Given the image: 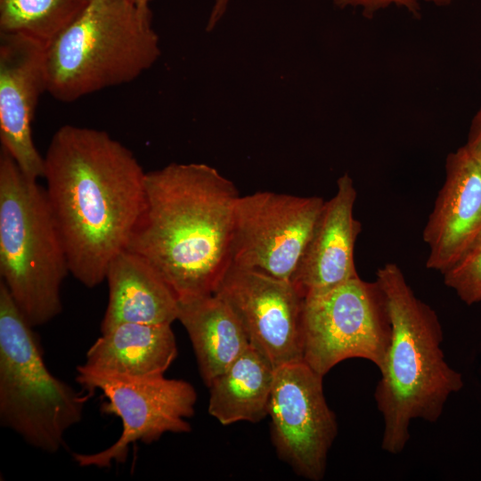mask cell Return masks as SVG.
<instances>
[{
  "label": "cell",
  "mask_w": 481,
  "mask_h": 481,
  "mask_svg": "<svg viewBox=\"0 0 481 481\" xmlns=\"http://www.w3.org/2000/svg\"><path fill=\"white\" fill-rule=\"evenodd\" d=\"M145 177L134 153L103 130L65 125L53 135L45 192L69 273L86 288L105 281L126 249L144 205Z\"/></svg>",
  "instance_id": "cell-1"
},
{
  "label": "cell",
  "mask_w": 481,
  "mask_h": 481,
  "mask_svg": "<svg viewBox=\"0 0 481 481\" xmlns=\"http://www.w3.org/2000/svg\"><path fill=\"white\" fill-rule=\"evenodd\" d=\"M234 183L202 163L146 173L126 249L147 260L180 299L213 294L232 261Z\"/></svg>",
  "instance_id": "cell-2"
},
{
  "label": "cell",
  "mask_w": 481,
  "mask_h": 481,
  "mask_svg": "<svg viewBox=\"0 0 481 481\" xmlns=\"http://www.w3.org/2000/svg\"><path fill=\"white\" fill-rule=\"evenodd\" d=\"M376 275L387 298L392 338L374 398L384 422L381 447L397 454L409 441L411 421L436 422L464 383L444 359L436 312L416 297L400 267L387 263Z\"/></svg>",
  "instance_id": "cell-3"
},
{
  "label": "cell",
  "mask_w": 481,
  "mask_h": 481,
  "mask_svg": "<svg viewBox=\"0 0 481 481\" xmlns=\"http://www.w3.org/2000/svg\"><path fill=\"white\" fill-rule=\"evenodd\" d=\"M159 54L149 5L89 0L45 48L46 92L70 102L136 79Z\"/></svg>",
  "instance_id": "cell-4"
},
{
  "label": "cell",
  "mask_w": 481,
  "mask_h": 481,
  "mask_svg": "<svg viewBox=\"0 0 481 481\" xmlns=\"http://www.w3.org/2000/svg\"><path fill=\"white\" fill-rule=\"evenodd\" d=\"M69 273L63 240L45 188L0 151V276L32 327L62 311Z\"/></svg>",
  "instance_id": "cell-5"
},
{
  "label": "cell",
  "mask_w": 481,
  "mask_h": 481,
  "mask_svg": "<svg viewBox=\"0 0 481 481\" xmlns=\"http://www.w3.org/2000/svg\"><path fill=\"white\" fill-rule=\"evenodd\" d=\"M33 329L0 281V423L55 453L81 421L88 396L51 373Z\"/></svg>",
  "instance_id": "cell-6"
},
{
  "label": "cell",
  "mask_w": 481,
  "mask_h": 481,
  "mask_svg": "<svg viewBox=\"0 0 481 481\" xmlns=\"http://www.w3.org/2000/svg\"><path fill=\"white\" fill-rule=\"evenodd\" d=\"M303 361L322 376L338 363L363 358L383 369L392 338L386 295L359 276L304 299Z\"/></svg>",
  "instance_id": "cell-7"
},
{
  "label": "cell",
  "mask_w": 481,
  "mask_h": 481,
  "mask_svg": "<svg viewBox=\"0 0 481 481\" xmlns=\"http://www.w3.org/2000/svg\"><path fill=\"white\" fill-rule=\"evenodd\" d=\"M76 380L88 392L100 391L106 398L102 412L118 417L122 423L120 436L108 448L74 454L80 467L103 469L112 462L124 463L131 444H151L165 433L191 431L187 420L194 414L197 393L183 379L113 375L81 364Z\"/></svg>",
  "instance_id": "cell-8"
},
{
  "label": "cell",
  "mask_w": 481,
  "mask_h": 481,
  "mask_svg": "<svg viewBox=\"0 0 481 481\" xmlns=\"http://www.w3.org/2000/svg\"><path fill=\"white\" fill-rule=\"evenodd\" d=\"M324 201L268 191L240 196L231 263L291 281Z\"/></svg>",
  "instance_id": "cell-9"
},
{
  "label": "cell",
  "mask_w": 481,
  "mask_h": 481,
  "mask_svg": "<svg viewBox=\"0 0 481 481\" xmlns=\"http://www.w3.org/2000/svg\"><path fill=\"white\" fill-rule=\"evenodd\" d=\"M322 378L304 361L277 367L268 405L277 454L296 474L311 481L324 477L328 453L338 433Z\"/></svg>",
  "instance_id": "cell-10"
},
{
  "label": "cell",
  "mask_w": 481,
  "mask_h": 481,
  "mask_svg": "<svg viewBox=\"0 0 481 481\" xmlns=\"http://www.w3.org/2000/svg\"><path fill=\"white\" fill-rule=\"evenodd\" d=\"M213 294L230 306L250 345L274 369L303 361L304 298L291 281L231 263Z\"/></svg>",
  "instance_id": "cell-11"
},
{
  "label": "cell",
  "mask_w": 481,
  "mask_h": 481,
  "mask_svg": "<svg viewBox=\"0 0 481 481\" xmlns=\"http://www.w3.org/2000/svg\"><path fill=\"white\" fill-rule=\"evenodd\" d=\"M45 48L30 37L0 33V141L21 171L44 176V157L32 135L36 107L45 84Z\"/></svg>",
  "instance_id": "cell-12"
},
{
  "label": "cell",
  "mask_w": 481,
  "mask_h": 481,
  "mask_svg": "<svg viewBox=\"0 0 481 481\" xmlns=\"http://www.w3.org/2000/svg\"><path fill=\"white\" fill-rule=\"evenodd\" d=\"M481 233V165L465 145L449 153L445 178L423 231L426 266L442 274Z\"/></svg>",
  "instance_id": "cell-13"
},
{
  "label": "cell",
  "mask_w": 481,
  "mask_h": 481,
  "mask_svg": "<svg viewBox=\"0 0 481 481\" xmlns=\"http://www.w3.org/2000/svg\"><path fill=\"white\" fill-rule=\"evenodd\" d=\"M357 192L348 174L324 201L311 239L291 282L305 298L325 294L358 277L355 246L362 226L354 216Z\"/></svg>",
  "instance_id": "cell-14"
},
{
  "label": "cell",
  "mask_w": 481,
  "mask_h": 481,
  "mask_svg": "<svg viewBox=\"0 0 481 481\" xmlns=\"http://www.w3.org/2000/svg\"><path fill=\"white\" fill-rule=\"evenodd\" d=\"M109 299L101 332L126 322L172 324L177 320L178 298L143 257L127 249L110 261L105 276Z\"/></svg>",
  "instance_id": "cell-15"
},
{
  "label": "cell",
  "mask_w": 481,
  "mask_h": 481,
  "mask_svg": "<svg viewBox=\"0 0 481 481\" xmlns=\"http://www.w3.org/2000/svg\"><path fill=\"white\" fill-rule=\"evenodd\" d=\"M176 356L171 324L126 322L102 333L84 364L108 374L151 378L164 375Z\"/></svg>",
  "instance_id": "cell-16"
},
{
  "label": "cell",
  "mask_w": 481,
  "mask_h": 481,
  "mask_svg": "<svg viewBox=\"0 0 481 481\" xmlns=\"http://www.w3.org/2000/svg\"><path fill=\"white\" fill-rule=\"evenodd\" d=\"M177 320L188 333L207 386L250 346L233 311L215 294L180 299Z\"/></svg>",
  "instance_id": "cell-17"
},
{
  "label": "cell",
  "mask_w": 481,
  "mask_h": 481,
  "mask_svg": "<svg viewBox=\"0 0 481 481\" xmlns=\"http://www.w3.org/2000/svg\"><path fill=\"white\" fill-rule=\"evenodd\" d=\"M275 369L251 345L208 387V413L222 425L268 415Z\"/></svg>",
  "instance_id": "cell-18"
},
{
  "label": "cell",
  "mask_w": 481,
  "mask_h": 481,
  "mask_svg": "<svg viewBox=\"0 0 481 481\" xmlns=\"http://www.w3.org/2000/svg\"><path fill=\"white\" fill-rule=\"evenodd\" d=\"M89 0H0V33L19 34L48 45Z\"/></svg>",
  "instance_id": "cell-19"
},
{
  "label": "cell",
  "mask_w": 481,
  "mask_h": 481,
  "mask_svg": "<svg viewBox=\"0 0 481 481\" xmlns=\"http://www.w3.org/2000/svg\"><path fill=\"white\" fill-rule=\"evenodd\" d=\"M443 275L461 301L469 306L481 302V233Z\"/></svg>",
  "instance_id": "cell-20"
},
{
  "label": "cell",
  "mask_w": 481,
  "mask_h": 481,
  "mask_svg": "<svg viewBox=\"0 0 481 481\" xmlns=\"http://www.w3.org/2000/svg\"><path fill=\"white\" fill-rule=\"evenodd\" d=\"M333 4L340 8H352L358 10L364 17L371 19L375 15L395 7L407 12L414 17H420L425 5L445 7L453 0H332Z\"/></svg>",
  "instance_id": "cell-21"
},
{
  "label": "cell",
  "mask_w": 481,
  "mask_h": 481,
  "mask_svg": "<svg viewBox=\"0 0 481 481\" xmlns=\"http://www.w3.org/2000/svg\"><path fill=\"white\" fill-rule=\"evenodd\" d=\"M464 145L481 165V107L471 120L468 139Z\"/></svg>",
  "instance_id": "cell-22"
},
{
  "label": "cell",
  "mask_w": 481,
  "mask_h": 481,
  "mask_svg": "<svg viewBox=\"0 0 481 481\" xmlns=\"http://www.w3.org/2000/svg\"><path fill=\"white\" fill-rule=\"evenodd\" d=\"M230 0H215L211 13L207 24V30H211L221 20L227 10Z\"/></svg>",
  "instance_id": "cell-23"
},
{
  "label": "cell",
  "mask_w": 481,
  "mask_h": 481,
  "mask_svg": "<svg viewBox=\"0 0 481 481\" xmlns=\"http://www.w3.org/2000/svg\"><path fill=\"white\" fill-rule=\"evenodd\" d=\"M133 1H135L138 4L149 5V3H150L151 0H133Z\"/></svg>",
  "instance_id": "cell-24"
}]
</instances>
